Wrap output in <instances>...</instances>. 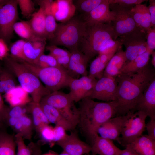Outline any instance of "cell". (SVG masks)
<instances>
[{
    "label": "cell",
    "mask_w": 155,
    "mask_h": 155,
    "mask_svg": "<svg viewBox=\"0 0 155 155\" xmlns=\"http://www.w3.org/2000/svg\"><path fill=\"white\" fill-rule=\"evenodd\" d=\"M49 54L55 58L66 56L70 55L69 51L60 48L57 46L49 45L46 46Z\"/></svg>",
    "instance_id": "cell-43"
},
{
    "label": "cell",
    "mask_w": 155,
    "mask_h": 155,
    "mask_svg": "<svg viewBox=\"0 0 155 155\" xmlns=\"http://www.w3.org/2000/svg\"><path fill=\"white\" fill-rule=\"evenodd\" d=\"M46 40H26L23 47L24 61L34 64L40 56L44 53Z\"/></svg>",
    "instance_id": "cell-23"
},
{
    "label": "cell",
    "mask_w": 155,
    "mask_h": 155,
    "mask_svg": "<svg viewBox=\"0 0 155 155\" xmlns=\"http://www.w3.org/2000/svg\"><path fill=\"white\" fill-rule=\"evenodd\" d=\"M146 34V41L148 50L152 53L155 49V28H151Z\"/></svg>",
    "instance_id": "cell-44"
},
{
    "label": "cell",
    "mask_w": 155,
    "mask_h": 155,
    "mask_svg": "<svg viewBox=\"0 0 155 155\" xmlns=\"http://www.w3.org/2000/svg\"><path fill=\"white\" fill-rule=\"evenodd\" d=\"M18 6L23 16L26 18L31 17L34 13V3L31 0H17Z\"/></svg>",
    "instance_id": "cell-39"
},
{
    "label": "cell",
    "mask_w": 155,
    "mask_h": 155,
    "mask_svg": "<svg viewBox=\"0 0 155 155\" xmlns=\"http://www.w3.org/2000/svg\"><path fill=\"white\" fill-rule=\"evenodd\" d=\"M155 77L154 69L148 65L135 73H121L117 83V116L133 113L145 90Z\"/></svg>",
    "instance_id": "cell-1"
},
{
    "label": "cell",
    "mask_w": 155,
    "mask_h": 155,
    "mask_svg": "<svg viewBox=\"0 0 155 155\" xmlns=\"http://www.w3.org/2000/svg\"><path fill=\"white\" fill-rule=\"evenodd\" d=\"M9 47L7 43L0 38V60H3L8 56Z\"/></svg>",
    "instance_id": "cell-48"
},
{
    "label": "cell",
    "mask_w": 155,
    "mask_h": 155,
    "mask_svg": "<svg viewBox=\"0 0 155 155\" xmlns=\"http://www.w3.org/2000/svg\"><path fill=\"white\" fill-rule=\"evenodd\" d=\"M135 111L143 112L150 119H155V77L145 90L136 106Z\"/></svg>",
    "instance_id": "cell-16"
},
{
    "label": "cell",
    "mask_w": 155,
    "mask_h": 155,
    "mask_svg": "<svg viewBox=\"0 0 155 155\" xmlns=\"http://www.w3.org/2000/svg\"><path fill=\"white\" fill-rule=\"evenodd\" d=\"M121 155H137L129 144L127 145L123 150Z\"/></svg>",
    "instance_id": "cell-52"
},
{
    "label": "cell",
    "mask_w": 155,
    "mask_h": 155,
    "mask_svg": "<svg viewBox=\"0 0 155 155\" xmlns=\"http://www.w3.org/2000/svg\"><path fill=\"white\" fill-rule=\"evenodd\" d=\"M126 62L125 52L121 46L108 62L104 70L103 76L116 78L121 73Z\"/></svg>",
    "instance_id": "cell-22"
},
{
    "label": "cell",
    "mask_w": 155,
    "mask_h": 155,
    "mask_svg": "<svg viewBox=\"0 0 155 155\" xmlns=\"http://www.w3.org/2000/svg\"><path fill=\"white\" fill-rule=\"evenodd\" d=\"M8 0H0V7L6 4Z\"/></svg>",
    "instance_id": "cell-54"
},
{
    "label": "cell",
    "mask_w": 155,
    "mask_h": 155,
    "mask_svg": "<svg viewBox=\"0 0 155 155\" xmlns=\"http://www.w3.org/2000/svg\"><path fill=\"white\" fill-rule=\"evenodd\" d=\"M66 131L62 127L55 125L53 128V143H56L63 138L67 135Z\"/></svg>",
    "instance_id": "cell-45"
},
{
    "label": "cell",
    "mask_w": 155,
    "mask_h": 155,
    "mask_svg": "<svg viewBox=\"0 0 155 155\" xmlns=\"http://www.w3.org/2000/svg\"><path fill=\"white\" fill-rule=\"evenodd\" d=\"M13 30L18 35L26 40H46L39 38L35 35L29 21L17 22L14 25Z\"/></svg>",
    "instance_id": "cell-34"
},
{
    "label": "cell",
    "mask_w": 155,
    "mask_h": 155,
    "mask_svg": "<svg viewBox=\"0 0 155 155\" xmlns=\"http://www.w3.org/2000/svg\"><path fill=\"white\" fill-rule=\"evenodd\" d=\"M17 0H8L0 7V38L7 43L12 38L14 24L18 18Z\"/></svg>",
    "instance_id": "cell-10"
},
{
    "label": "cell",
    "mask_w": 155,
    "mask_h": 155,
    "mask_svg": "<svg viewBox=\"0 0 155 155\" xmlns=\"http://www.w3.org/2000/svg\"><path fill=\"white\" fill-rule=\"evenodd\" d=\"M147 117L140 111L132 113L122 131L120 144L126 147L142 135L145 129Z\"/></svg>",
    "instance_id": "cell-11"
},
{
    "label": "cell",
    "mask_w": 155,
    "mask_h": 155,
    "mask_svg": "<svg viewBox=\"0 0 155 155\" xmlns=\"http://www.w3.org/2000/svg\"><path fill=\"white\" fill-rule=\"evenodd\" d=\"M104 0H73L76 10L84 16L101 4Z\"/></svg>",
    "instance_id": "cell-36"
},
{
    "label": "cell",
    "mask_w": 155,
    "mask_h": 155,
    "mask_svg": "<svg viewBox=\"0 0 155 155\" xmlns=\"http://www.w3.org/2000/svg\"><path fill=\"white\" fill-rule=\"evenodd\" d=\"M114 36L112 22L86 24L78 49L90 60L98 54L104 43L110 39H113Z\"/></svg>",
    "instance_id": "cell-5"
},
{
    "label": "cell",
    "mask_w": 155,
    "mask_h": 155,
    "mask_svg": "<svg viewBox=\"0 0 155 155\" xmlns=\"http://www.w3.org/2000/svg\"><path fill=\"white\" fill-rule=\"evenodd\" d=\"M42 140L46 142L53 143V127L49 125L43 127L38 133Z\"/></svg>",
    "instance_id": "cell-42"
},
{
    "label": "cell",
    "mask_w": 155,
    "mask_h": 155,
    "mask_svg": "<svg viewBox=\"0 0 155 155\" xmlns=\"http://www.w3.org/2000/svg\"><path fill=\"white\" fill-rule=\"evenodd\" d=\"M21 62L36 75L51 93L69 86L72 78L62 67L42 68L25 61Z\"/></svg>",
    "instance_id": "cell-6"
},
{
    "label": "cell",
    "mask_w": 155,
    "mask_h": 155,
    "mask_svg": "<svg viewBox=\"0 0 155 155\" xmlns=\"http://www.w3.org/2000/svg\"><path fill=\"white\" fill-rule=\"evenodd\" d=\"M82 18L88 24L112 22L113 17L108 0H104L99 5Z\"/></svg>",
    "instance_id": "cell-19"
},
{
    "label": "cell",
    "mask_w": 155,
    "mask_h": 155,
    "mask_svg": "<svg viewBox=\"0 0 155 155\" xmlns=\"http://www.w3.org/2000/svg\"><path fill=\"white\" fill-rule=\"evenodd\" d=\"M28 112L32 115L34 129L38 134L44 126L49 125L48 121L39 103L31 102L28 104Z\"/></svg>",
    "instance_id": "cell-27"
},
{
    "label": "cell",
    "mask_w": 155,
    "mask_h": 155,
    "mask_svg": "<svg viewBox=\"0 0 155 155\" xmlns=\"http://www.w3.org/2000/svg\"><path fill=\"white\" fill-rule=\"evenodd\" d=\"M28 93L20 86H16L9 93L5 94V97L11 106H25L32 101Z\"/></svg>",
    "instance_id": "cell-30"
},
{
    "label": "cell",
    "mask_w": 155,
    "mask_h": 155,
    "mask_svg": "<svg viewBox=\"0 0 155 155\" xmlns=\"http://www.w3.org/2000/svg\"><path fill=\"white\" fill-rule=\"evenodd\" d=\"M2 68L1 67V65H0V71L2 69Z\"/></svg>",
    "instance_id": "cell-58"
},
{
    "label": "cell",
    "mask_w": 155,
    "mask_h": 155,
    "mask_svg": "<svg viewBox=\"0 0 155 155\" xmlns=\"http://www.w3.org/2000/svg\"><path fill=\"white\" fill-rule=\"evenodd\" d=\"M152 59L151 60V63L153 66L154 68L155 67V52L154 51L152 54Z\"/></svg>",
    "instance_id": "cell-53"
},
{
    "label": "cell",
    "mask_w": 155,
    "mask_h": 155,
    "mask_svg": "<svg viewBox=\"0 0 155 155\" xmlns=\"http://www.w3.org/2000/svg\"><path fill=\"white\" fill-rule=\"evenodd\" d=\"M145 129H146L149 136L155 140V119H150L146 124Z\"/></svg>",
    "instance_id": "cell-47"
},
{
    "label": "cell",
    "mask_w": 155,
    "mask_h": 155,
    "mask_svg": "<svg viewBox=\"0 0 155 155\" xmlns=\"http://www.w3.org/2000/svg\"><path fill=\"white\" fill-rule=\"evenodd\" d=\"M5 126L3 124L0 122V129H5Z\"/></svg>",
    "instance_id": "cell-56"
},
{
    "label": "cell",
    "mask_w": 155,
    "mask_h": 155,
    "mask_svg": "<svg viewBox=\"0 0 155 155\" xmlns=\"http://www.w3.org/2000/svg\"><path fill=\"white\" fill-rule=\"evenodd\" d=\"M86 27L83 18L73 17L68 21L57 24L49 40L50 45L63 46L69 51L78 49Z\"/></svg>",
    "instance_id": "cell-4"
},
{
    "label": "cell",
    "mask_w": 155,
    "mask_h": 155,
    "mask_svg": "<svg viewBox=\"0 0 155 155\" xmlns=\"http://www.w3.org/2000/svg\"><path fill=\"white\" fill-rule=\"evenodd\" d=\"M145 1H146L144 0H108L110 4H119L132 5L141 4Z\"/></svg>",
    "instance_id": "cell-46"
},
{
    "label": "cell",
    "mask_w": 155,
    "mask_h": 155,
    "mask_svg": "<svg viewBox=\"0 0 155 155\" xmlns=\"http://www.w3.org/2000/svg\"><path fill=\"white\" fill-rule=\"evenodd\" d=\"M32 64L42 68L61 67L59 65L53 56L50 54L46 55L44 53L40 56L34 64Z\"/></svg>",
    "instance_id": "cell-40"
},
{
    "label": "cell",
    "mask_w": 155,
    "mask_h": 155,
    "mask_svg": "<svg viewBox=\"0 0 155 155\" xmlns=\"http://www.w3.org/2000/svg\"><path fill=\"white\" fill-rule=\"evenodd\" d=\"M97 80L88 75L78 78H72L69 85L70 96L75 102L88 98Z\"/></svg>",
    "instance_id": "cell-14"
},
{
    "label": "cell",
    "mask_w": 155,
    "mask_h": 155,
    "mask_svg": "<svg viewBox=\"0 0 155 155\" xmlns=\"http://www.w3.org/2000/svg\"><path fill=\"white\" fill-rule=\"evenodd\" d=\"M56 143L63 152L69 155H84L91 152V146L81 140L77 133L73 131Z\"/></svg>",
    "instance_id": "cell-15"
},
{
    "label": "cell",
    "mask_w": 155,
    "mask_h": 155,
    "mask_svg": "<svg viewBox=\"0 0 155 155\" xmlns=\"http://www.w3.org/2000/svg\"><path fill=\"white\" fill-rule=\"evenodd\" d=\"M151 53L148 50L138 56L135 59L126 62L121 73H135L148 65Z\"/></svg>",
    "instance_id": "cell-33"
},
{
    "label": "cell",
    "mask_w": 155,
    "mask_h": 155,
    "mask_svg": "<svg viewBox=\"0 0 155 155\" xmlns=\"http://www.w3.org/2000/svg\"><path fill=\"white\" fill-rule=\"evenodd\" d=\"M29 20L35 35L38 37L47 40L45 16L43 7L39 9L32 15Z\"/></svg>",
    "instance_id": "cell-28"
},
{
    "label": "cell",
    "mask_w": 155,
    "mask_h": 155,
    "mask_svg": "<svg viewBox=\"0 0 155 155\" xmlns=\"http://www.w3.org/2000/svg\"><path fill=\"white\" fill-rule=\"evenodd\" d=\"M117 146L112 140L98 135L91 146V150L94 155H121L123 152Z\"/></svg>",
    "instance_id": "cell-21"
},
{
    "label": "cell",
    "mask_w": 155,
    "mask_h": 155,
    "mask_svg": "<svg viewBox=\"0 0 155 155\" xmlns=\"http://www.w3.org/2000/svg\"><path fill=\"white\" fill-rule=\"evenodd\" d=\"M40 105L50 123L61 126L66 131H73L75 128L55 108L47 104L40 102Z\"/></svg>",
    "instance_id": "cell-24"
},
{
    "label": "cell",
    "mask_w": 155,
    "mask_h": 155,
    "mask_svg": "<svg viewBox=\"0 0 155 155\" xmlns=\"http://www.w3.org/2000/svg\"><path fill=\"white\" fill-rule=\"evenodd\" d=\"M59 155H69L63 152H62L61 154H59Z\"/></svg>",
    "instance_id": "cell-57"
},
{
    "label": "cell",
    "mask_w": 155,
    "mask_h": 155,
    "mask_svg": "<svg viewBox=\"0 0 155 155\" xmlns=\"http://www.w3.org/2000/svg\"><path fill=\"white\" fill-rule=\"evenodd\" d=\"M70 55L55 58L59 65L67 70L70 58Z\"/></svg>",
    "instance_id": "cell-50"
},
{
    "label": "cell",
    "mask_w": 155,
    "mask_h": 155,
    "mask_svg": "<svg viewBox=\"0 0 155 155\" xmlns=\"http://www.w3.org/2000/svg\"><path fill=\"white\" fill-rule=\"evenodd\" d=\"M70 61L67 70L72 78H78L80 76L88 75L87 65L90 59L79 49L69 51Z\"/></svg>",
    "instance_id": "cell-17"
},
{
    "label": "cell",
    "mask_w": 155,
    "mask_h": 155,
    "mask_svg": "<svg viewBox=\"0 0 155 155\" xmlns=\"http://www.w3.org/2000/svg\"><path fill=\"white\" fill-rule=\"evenodd\" d=\"M78 102L79 115L77 126L91 146L98 135L97 131L99 127L117 115V102L116 100L99 102L86 98Z\"/></svg>",
    "instance_id": "cell-2"
},
{
    "label": "cell",
    "mask_w": 155,
    "mask_h": 155,
    "mask_svg": "<svg viewBox=\"0 0 155 155\" xmlns=\"http://www.w3.org/2000/svg\"><path fill=\"white\" fill-rule=\"evenodd\" d=\"M51 8L56 21L60 23L66 22L73 18L76 10L72 0L53 1Z\"/></svg>",
    "instance_id": "cell-20"
},
{
    "label": "cell",
    "mask_w": 155,
    "mask_h": 155,
    "mask_svg": "<svg viewBox=\"0 0 155 155\" xmlns=\"http://www.w3.org/2000/svg\"><path fill=\"white\" fill-rule=\"evenodd\" d=\"M3 60L4 67L17 78L20 86L31 96L32 101L40 103L44 97L51 93L36 75L21 62L8 56Z\"/></svg>",
    "instance_id": "cell-3"
},
{
    "label": "cell",
    "mask_w": 155,
    "mask_h": 155,
    "mask_svg": "<svg viewBox=\"0 0 155 155\" xmlns=\"http://www.w3.org/2000/svg\"><path fill=\"white\" fill-rule=\"evenodd\" d=\"M130 13L137 26L146 33L152 28L150 15L146 5L141 4L135 5Z\"/></svg>",
    "instance_id": "cell-25"
},
{
    "label": "cell",
    "mask_w": 155,
    "mask_h": 155,
    "mask_svg": "<svg viewBox=\"0 0 155 155\" xmlns=\"http://www.w3.org/2000/svg\"><path fill=\"white\" fill-rule=\"evenodd\" d=\"M133 6L119 4H110L113 17L112 23L114 40H116L119 37L140 28L131 14V10Z\"/></svg>",
    "instance_id": "cell-8"
},
{
    "label": "cell",
    "mask_w": 155,
    "mask_h": 155,
    "mask_svg": "<svg viewBox=\"0 0 155 155\" xmlns=\"http://www.w3.org/2000/svg\"><path fill=\"white\" fill-rule=\"evenodd\" d=\"M26 105L9 107L6 106L3 118V123L4 119L6 118H20L26 115V113L28 112V106Z\"/></svg>",
    "instance_id": "cell-38"
},
{
    "label": "cell",
    "mask_w": 155,
    "mask_h": 155,
    "mask_svg": "<svg viewBox=\"0 0 155 155\" xmlns=\"http://www.w3.org/2000/svg\"><path fill=\"white\" fill-rule=\"evenodd\" d=\"M42 155H58L55 152L53 151H49V152Z\"/></svg>",
    "instance_id": "cell-55"
},
{
    "label": "cell",
    "mask_w": 155,
    "mask_h": 155,
    "mask_svg": "<svg viewBox=\"0 0 155 155\" xmlns=\"http://www.w3.org/2000/svg\"><path fill=\"white\" fill-rule=\"evenodd\" d=\"M36 1L39 6L42 7L44 9L47 39L49 40L55 32L57 24L51 9V6L53 0H39Z\"/></svg>",
    "instance_id": "cell-29"
},
{
    "label": "cell",
    "mask_w": 155,
    "mask_h": 155,
    "mask_svg": "<svg viewBox=\"0 0 155 155\" xmlns=\"http://www.w3.org/2000/svg\"><path fill=\"white\" fill-rule=\"evenodd\" d=\"M6 107V106L4 103L1 94L0 93V122L4 125L3 118Z\"/></svg>",
    "instance_id": "cell-51"
},
{
    "label": "cell",
    "mask_w": 155,
    "mask_h": 155,
    "mask_svg": "<svg viewBox=\"0 0 155 155\" xmlns=\"http://www.w3.org/2000/svg\"><path fill=\"white\" fill-rule=\"evenodd\" d=\"M26 40L22 39L12 43L9 47L11 57L20 61H24L23 47Z\"/></svg>",
    "instance_id": "cell-37"
},
{
    "label": "cell",
    "mask_w": 155,
    "mask_h": 155,
    "mask_svg": "<svg viewBox=\"0 0 155 155\" xmlns=\"http://www.w3.org/2000/svg\"><path fill=\"white\" fill-rule=\"evenodd\" d=\"M137 155H155V140L142 135L129 144Z\"/></svg>",
    "instance_id": "cell-26"
},
{
    "label": "cell",
    "mask_w": 155,
    "mask_h": 155,
    "mask_svg": "<svg viewBox=\"0 0 155 155\" xmlns=\"http://www.w3.org/2000/svg\"><path fill=\"white\" fill-rule=\"evenodd\" d=\"M40 102L50 105L56 109L76 127L78 125L79 111L69 94L59 91L45 96Z\"/></svg>",
    "instance_id": "cell-7"
},
{
    "label": "cell",
    "mask_w": 155,
    "mask_h": 155,
    "mask_svg": "<svg viewBox=\"0 0 155 155\" xmlns=\"http://www.w3.org/2000/svg\"><path fill=\"white\" fill-rule=\"evenodd\" d=\"M16 147L15 135L0 129V155H16Z\"/></svg>",
    "instance_id": "cell-31"
},
{
    "label": "cell",
    "mask_w": 155,
    "mask_h": 155,
    "mask_svg": "<svg viewBox=\"0 0 155 155\" xmlns=\"http://www.w3.org/2000/svg\"><path fill=\"white\" fill-rule=\"evenodd\" d=\"M121 46V45L117 44L99 53L91 63L88 75L98 79L103 77L104 70L108 62Z\"/></svg>",
    "instance_id": "cell-18"
},
{
    "label": "cell",
    "mask_w": 155,
    "mask_h": 155,
    "mask_svg": "<svg viewBox=\"0 0 155 155\" xmlns=\"http://www.w3.org/2000/svg\"><path fill=\"white\" fill-rule=\"evenodd\" d=\"M13 74L4 67L0 71V93H8L17 86Z\"/></svg>",
    "instance_id": "cell-35"
},
{
    "label": "cell",
    "mask_w": 155,
    "mask_h": 155,
    "mask_svg": "<svg viewBox=\"0 0 155 155\" xmlns=\"http://www.w3.org/2000/svg\"><path fill=\"white\" fill-rule=\"evenodd\" d=\"M132 113L110 119L99 127L97 131L98 135L102 137L117 141L121 144L120 136L122 131Z\"/></svg>",
    "instance_id": "cell-13"
},
{
    "label": "cell",
    "mask_w": 155,
    "mask_h": 155,
    "mask_svg": "<svg viewBox=\"0 0 155 155\" xmlns=\"http://www.w3.org/2000/svg\"><path fill=\"white\" fill-rule=\"evenodd\" d=\"M148 8L151 17V26L155 28V0H150Z\"/></svg>",
    "instance_id": "cell-49"
},
{
    "label": "cell",
    "mask_w": 155,
    "mask_h": 155,
    "mask_svg": "<svg viewBox=\"0 0 155 155\" xmlns=\"http://www.w3.org/2000/svg\"><path fill=\"white\" fill-rule=\"evenodd\" d=\"M115 78L103 76L97 80L88 98L109 102L117 100Z\"/></svg>",
    "instance_id": "cell-12"
},
{
    "label": "cell",
    "mask_w": 155,
    "mask_h": 155,
    "mask_svg": "<svg viewBox=\"0 0 155 155\" xmlns=\"http://www.w3.org/2000/svg\"><path fill=\"white\" fill-rule=\"evenodd\" d=\"M12 129L16 134H20L24 140H31L34 127L31 118L27 114L20 118Z\"/></svg>",
    "instance_id": "cell-32"
},
{
    "label": "cell",
    "mask_w": 155,
    "mask_h": 155,
    "mask_svg": "<svg viewBox=\"0 0 155 155\" xmlns=\"http://www.w3.org/2000/svg\"><path fill=\"white\" fill-rule=\"evenodd\" d=\"M146 34L144 30L138 28L116 40L125 46L126 62L133 60L148 50Z\"/></svg>",
    "instance_id": "cell-9"
},
{
    "label": "cell",
    "mask_w": 155,
    "mask_h": 155,
    "mask_svg": "<svg viewBox=\"0 0 155 155\" xmlns=\"http://www.w3.org/2000/svg\"><path fill=\"white\" fill-rule=\"evenodd\" d=\"M17 152L16 155H32V151L29 144L26 146L24 142V140L20 134L15 135Z\"/></svg>",
    "instance_id": "cell-41"
}]
</instances>
